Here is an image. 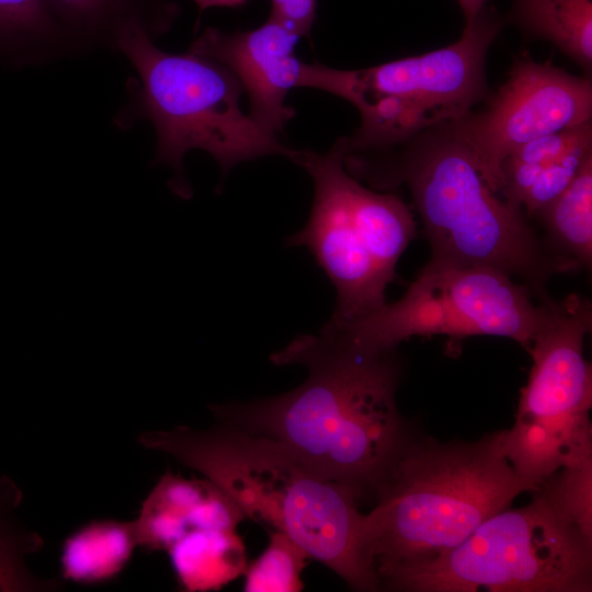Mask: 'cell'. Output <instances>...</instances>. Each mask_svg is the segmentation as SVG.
I'll return each mask as SVG.
<instances>
[{"label": "cell", "mask_w": 592, "mask_h": 592, "mask_svg": "<svg viewBox=\"0 0 592 592\" xmlns=\"http://www.w3.org/2000/svg\"><path fill=\"white\" fill-rule=\"evenodd\" d=\"M270 360L303 365L308 377L278 396L209 406L218 423L283 443L358 500L375 497L413 436L397 407L396 349H361L325 325Z\"/></svg>", "instance_id": "obj_1"}, {"label": "cell", "mask_w": 592, "mask_h": 592, "mask_svg": "<svg viewBox=\"0 0 592 592\" xmlns=\"http://www.w3.org/2000/svg\"><path fill=\"white\" fill-rule=\"evenodd\" d=\"M343 161L352 175L377 189L409 190L431 260L500 270L540 303L551 300L546 283L553 275L574 270L536 236L521 206L491 190L453 121Z\"/></svg>", "instance_id": "obj_2"}, {"label": "cell", "mask_w": 592, "mask_h": 592, "mask_svg": "<svg viewBox=\"0 0 592 592\" xmlns=\"http://www.w3.org/2000/svg\"><path fill=\"white\" fill-rule=\"evenodd\" d=\"M138 442L203 474L246 517L289 535L350 588H380L363 553L357 496L283 443L223 423L148 431Z\"/></svg>", "instance_id": "obj_3"}, {"label": "cell", "mask_w": 592, "mask_h": 592, "mask_svg": "<svg viewBox=\"0 0 592 592\" xmlns=\"http://www.w3.org/2000/svg\"><path fill=\"white\" fill-rule=\"evenodd\" d=\"M526 491L506 457L504 430L475 442L412 436L364 514V556L380 583L396 569L457 546Z\"/></svg>", "instance_id": "obj_4"}, {"label": "cell", "mask_w": 592, "mask_h": 592, "mask_svg": "<svg viewBox=\"0 0 592 592\" xmlns=\"http://www.w3.org/2000/svg\"><path fill=\"white\" fill-rule=\"evenodd\" d=\"M144 30L126 31L117 45L137 73L129 82V100L117 113V126L127 128L149 121L156 132L155 164L173 171L170 189L189 198L185 155L194 149L209 153L227 173L240 162L264 156L292 160L295 149L277 135L260 128L240 106L242 88L224 65L191 52L168 53Z\"/></svg>", "instance_id": "obj_5"}, {"label": "cell", "mask_w": 592, "mask_h": 592, "mask_svg": "<svg viewBox=\"0 0 592 592\" xmlns=\"http://www.w3.org/2000/svg\"><path fill=\"white\" fill-rule=\"evenodd\" d=\"M485 520L457 546L394 570L380 588L408 592H590L592 538L539 491Z\"/></svg>", "instance_id": "obj_6"}, {"label": "cell", "mask_w": 592, "mask_h": 592, "mask_svg": "<svg viewBox=\"0 0 592 592\" xmlns=\"http://www.w3.org/2000/svg\"><path fill=\"white\" fill-rule=\"evenodd\" d=\"M502 21L483 9L445 47L356 70L326 66L321 90L357 110L361 123L335 143L343 156L397 146L485 102L486 58Z\"/></svg>", "instance_id": "obj_7"}, {"label": "cell", "mask_w": 592, "mask_h": 592, "mask_svg": "<svg viewBox=\"0 0 592 592\" xmlns=\"http://www.w3.org/2000/svg\"><path fill=\"white\" fill-rule=\"evenodd\" d=\"M591 328L590 300L571 294L550 304L526 349L533 365L504 449L531 492L559 468L592 457V367L583 355Z\"/></svg>", "instance_id": "obj_8"}, {"label": "cell", "mask_w": 592, "mask_h": 592, "mask_svg": "<svg viewBox=\"0 0 592 592\" xmlns=\"http://www.w3.org/2000/svg\"><path fill=\"white\" fill-rule=\"evenodd\" d=\"M554 301L534 296L509 274L489 266L429 260L398 300L350 322L326 326L367 351L395 350L411 337L442 334L514 340L525 350Z\"/></svg>", "instance_id": "obj_9"}, {"label": "cell", "mask_w": 592, "mask_h": 592, "mask_svg": "<svg viewBox=\"0 0 592 592\" xmlns=\"http://www.w3.org/2000/svg\"><path fill=\"white\" fill-rule=\"evenodd\" d=\"M485 103L482 110H471L453 123L488 185L500 193L501 166L515 149L591 121L592 81L550 61L537 62L526 53Z\"/></svg>", "instance_id": "obj_10"}, {"label": "cell", "mask_w": 592, "mask_h": 592, "mask_svg": "<svg viewBox=\"0 0 592 592\" xmlns=\"http://www.w3.org/2000/svg\"><path fill=\"white\" fill-rule=\"evenodd\" d=\"M292 160L310 175L314 200L306 225L287 243L305 247L335 287L337 306L330 321L360 319L387 303L389 283L375 267L354 216V177L335 143L323 153L296 149Z\"/></svg>", "instance_id": "obj_11"}, {"label": "cell", "mask_w": 592, "mask_h": 592, "mask_svg": "<svg viewBox=\"0 0 592 592\" xmlns=\"http://www.w3.org/2000/svg\"><path fill=\"white\" fill-rule=\"evenodd\" d=\"M300 36L269 16L260 26L237 32L206 27L189 52L227 67L248 96L250 118L263 130L278 135L296 111L285 101L296 88L315 89L319 62L295 55Z\"/></svg>", "instance_id": "obj_12"}, {"label": "cell", "mask_w": 592, "mask_h": 592, "mask_svg": "<svg viewBox=\"0 0 592 592\" xmlns=\"http://www.w3.org/2000/svg\"><path fill=\"white\" fill-rule=\"evenodd\" d=\"M246 516L214 482L164 474L143 502L134 521L138 546L168 550L196 528L237 530Z\"/></svg>", "instance_id": "obj_13"}, {"label": "cell", "mask_w": 592, "mask_h": 592, "mask_svg": "<svg viewBox=\"0 0 592 592\" xmlns=\"http://www.w3.org/2000/svg\"><path fill=\"white\" fill-rule=\"evenodd\" d=\"M72 56L101 49L117 52L122 35L144 30L152 39L167 33L179 8L169 0H45Z\"/></svg>", "instance_id": "obj_14"}, {"label": "cell", "mask_w": 592, "mask_h": 592, "mask_svg": "<svg viewBox=\"0 0 592 592\" xmlns=\"http://www.w3.org/2000/svg\"><path fill=\"white\" fill-rule=\"evenodd\" d=\"M167 551L180 587L189 592L219 590L242 576L248 566L237 530L196 528Z\"/></svg>", "instance_id": "obj_15"}, {"label": "cell", "mask_w": 592, "mask_h": 592, "mask_svg": "<svg viewBox=\"0 0 592 592\" xmlns=\"http://www.w3.org/2000/svg\"><path fill=\"white\" fill-rule=\"evenodd\" d=\"M351 200L364 246L379 274L390 284L397 263L414 236L412 212L397 195L375 192L355 177Z\"/></svg>", "instance_id": "obj_16"}, {"label": "cell", "mask_w": 592, "mask_h": 592, "mask_svg": "<svg viewBox=\"0 0 592 592\" xmlns=\"http://www.w3.org/2000/svg\"><path fill=\"white\" fill-rule=\"evenodd\" d=\"M72 56L45 0H0V62L38 66Z\"/></svg>", "instance_id": "obj_17"}, {"label": "cell", "mask_w": 592, "mask_h": 592, "mask_svg": "<svg viewBox=\"0 0 592 592\" xmlns=\"http://www.w3.org/2000/svg\"><path fill=\"white\" fill-rule=\"evenodd\" d=\"M136 546L134 521H92L65 539L62 577L84 584L109 581L123 571Z\"/></svg>", "instance_id": "obj_18"}, {"label": "cell", "mask_w": 592, "mask_h": 592, "mask_svg": "<svg viewBox=\"0 0 592 592\" xmlns=\"http://www.w3.org/2000/svg\"><path fill=\"white\" fill-rule=\"evenodd\" d=\"M513 18L530 36L551 43L592 71V0H514Z\"/></svg>", "instance_id": "obj_19"}, {"label": "cell", "mask_w": 592, "mask_h": 592, "mask_svg": "<svg viewBox=\"0 0 592 592\" xmlns=\"http://www.w3.org/2000/svg\"><path fill=\"white\" fill-rule=\"evenodd\" d=\"M533 218L545 227L551 250L576 270L592 263V156L572 182Z\"/></svg>", "instance_id": "obj_20"}, {"label": "cell", "mask_w": 592, "mask_h": 592, "mask_svg": "<svg viewBox=\"0 0 592 592\" xmlns=\"http://www.w3.org/2000/svg\"><path fill=\"white\" fill-rule=\"evenodd\" d=\"M592 140V121L536 138L510 153L501 166L502 196L521 206L536 179L573 147ZM522 207V206H521Z\"/></svg>", "instance_id": "obj_21"}, {"label": "cell", "mask_w": 592, "mask_h": 592, "mask_svg": "<svg viewBox=\"0 0 592 592\" xmlns=\"http://www.w3.org/2000/svg\"><path fill=\"white\" fill-rule=\"evenodd\" d=\"M15 485L0 480V591L49 589V582L35 578L25 566V558L41 549L42 538L20 526L12 514L20 503Z\"/></svg>", "instance_id": "obj_22"}, {"label": "cell", "mask_w": 592, "mask_h": 592, "mask_svg": "<svg viewBox=\"0 0 592 592\" xmlns=\"http://www.w3.org/2000/svg\"><path fill=\"white\" fill-rule=\"evenodd\" d=\"M308 558L310 557L305 548L294 538L272 530L265 549L244 570L243 591H301V572Z\"/></svg>", "instance_id": "obj_23"}, {"label": "cell", "mask_w": 592, "mask_h": 592, "mask_svg": "<svg viewBox=\"0 0 592 592\" xmlns=\"http://www.w3.org/2000/svg\"><path fill=\"white\" fill-rule=\"evenodd\" d=\"M536 490L592 538V457L559 468Z\"/></svg>", "instance_id": "obj_24"}, {"label": "cell", "mask_w": 592, "mask_h": 592, "mask_svg": "<svg viewBox=\"0 0 592 592\" xmlns=\"http://www.w3.org/2000/svg\"><path fill=\"white\" fill-rule=\"evenodd\" d=\"M591 156L592 140L573 147L543 171L522 201L525 215L534 217L555 200L572 182Z\"/></svg>", "instance_id": "obj_25"}, {"label": "cell", "mask_w": 592, "mask_h": 592, "mask_svg": "<svg viewBox=\"0 0 592 592\" xmlns=\"http://www.w3.org/2000/svg\"><path fill=\"white\" fill-rule=\"evenodd\" d=\"M316 11L317 0H271L270 16L282 21L301 37L311 32Z\"/></svg>", "instance_id": "obj_26"}, {"label": "cell", "mask_w": 592, "mask_h": 592, "mask_svg": "<svg viewBox=\"0 0 592 592\" xmlns=\"http://www.w3.org/2000/svg\"><path fill=\"white\" fill-rule=\"evenodd\" d=\"M487 0H458L465 16V25L471 23L485 9Z\"/></svg>", "instance_id": "obj_27"}, {"label": "cell", "mask_w": 592, "mask_h": 592, "mask_svg": "<svg viewBox=\"0 0 592 592\" xmlns=\"http://www.w3.org/2000/svg\"><path fill=\"white\" fill-rule=\"evenodd\" d=\"M198 7L200 12L216 7H237L247 0H193Z\"/></svg>", "instance_id": "obj_28"}]
</instances>
